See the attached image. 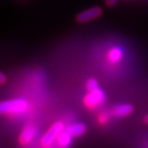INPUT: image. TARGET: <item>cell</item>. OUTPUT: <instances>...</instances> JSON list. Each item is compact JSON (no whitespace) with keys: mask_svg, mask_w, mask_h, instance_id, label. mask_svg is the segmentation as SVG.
Segmentation results:
<instances>
[{"mask_svg":"<svg viewBox=\"0 0 148 148\" xmlns=\"http://www.w3.org/2000/svg\"><path fill=\"white\" fill-rule=\"evenodd\" d=\"M29 109V103L24 98H13L4 100L0 104V112L5 115L22 114Z\"/></svg>","mask_w":148,"mask_h":148,"instance_id":"obj_1","label":"cell"},{"mask_svg":"<svg viewBox=\"0 0 148 148\" xmlns=\"http://www.w3.org/2000/svg\"><path fill=\"white\" fill-rule=\"evenodd\" d=\"M66 129L64 122L62 121H56L53 123L51 127L44 133L43 136L40 138V145L42 147H48L52 146L54 143H56V140L59 137L64 130Z\"/></svg>","mask_w":148,"mask_h":148,"instance_id":"obj_2","label":"cell"},{"mask_svg":"<svg viewBox=\"0 0 148 148\" xmlns=\"http://www.w3.org/2000/svg\"><path fill=\"white\" fill-rule=\"evenodd\" d=\"M106 100V94L101 88H98L94 90L88 91L86 94L83 102H84L85 107L88 109V110H95L101 105Z\"/></svg>","mask_w":148,"mask_h":148,"instance_id":"obj_3","label":"cell"},{"mask_svg":"<svg viewBox=\"0 0 148 148\" xmlns=\"http://www.w3.org/2000/svg\"><path fill=\"white\" fill-rule=\"evenodd\" d=\"M37 135V127L34 124H27L24 128L21 130L18 137L19 143L23 146L29 145Z\"/></svg>","mask_w":148,"mask_h":148,"instance_id":"obj_4","label":"cell"},{"mask_svg":"<svg viewBox=\"0 0 148 148\" xmlns=\"http://www.w3.org/2000/svg\"><path fill=\"white\" fill-rule=\"evenodd\" d=\"M102 14V9L100 7H91L87 10L81 12L78 16H76V20L80 23H86L91 20L96 19Z\"/></svg>","mask_w":148,"mask_h":148,"instance_id":"obj_5","label":"cell"},{"mask_svg":"<svg viewBox=\"0 0 148 148\" xmlns=\"http://www.w3.org/2000/svg\"><path fill=\"white\" fill-rule=\"evenodd\" d=\"M134 111V107L130 104H119L112 109L111 114L116 117H126Z\"/></svg>","mask_w":148,"mask_h":148,"instance_id":"obj_6","label":"cell"},{"mask_svg":"<svg viewBox=\"0 0 148 148\" xmlns=\"http://www.w3.org/2000/svg\"><path fill=\"white\" fill-rule=\"evenodd\" d=\"M72 136L64 129L56 140V145L58 148H69L72 144Z\"/></svg>","mask_w":148,"mask_h":148,"instance_id":"obj_7","label":"cell"},{"mask_svg":"<svg viewBox=\"0 0 148 148\" xmlns=\"http://www.w3.org/2000/svg\"><path fill=\"white\" fill-rule=\"evenodd\" d=\"M66 130L73 138H77V137H81V136L85 134L86 131H87V126H86L84 123L75 122V123L69 124V126H66Z\"/></svg>","mask_w":148,"mask_h":148,"instance_id":"obj_8","label":"cell"},{"mask_svg":"<svg viewBox=\"0 0 148 148\" xmlns=\"http://www.w3.org/2000/svg\"><path fill=\"white\" fill-rule=\"evenodd\" d=\"M123 50L119 46H114L109 50L107 58L111 64H118L123 58Z\"/></svg>","mask_w":148,"mask_h":148,"instance_id":"obj_9","label":"cell"},{"mask_svg":"<svg viewBox=\"0 0 148 148\" xmlns=\"http://www.w3.org/2000/svg\"><path fill=\"white\" fill-rule=\"evenodd\" d=\"M86 87H87L88 91H91V90H96V88H99L98 81H97L95 78H88L87 83H86Z\"/></svg>","mask_w":148,"mask_h":148,"instance_id":"obj_10","label":"cell"},{"mask_svg":"<svg viewBox=\"0 0 148 148\" xmlns=\"http://www.w3.org/2000/svg\"><path fill=\"white\" fill-rule=\"evenodd\" d=\"M108 120H109V115H108V114H106V112H102V114H99V116H98L99 123L105 124V123L108 122Z\"/></svg>","mask_w":148,"mask_h":148,"instance_id":"obj_11","label":"cell"},{"mask_svg":"<svg viewBox=\"0 0 148 148\" xmlns=\"http://www.w3.org/2000/svg\"><path fill=\"white\" fill-rule=\"evenodd\" d=\"M6 82H7V77H6L4 72H1L0 73V84L4 85Z\"/></svg>","mask_w":148,"mask_h":148,"instance_id":"obj_12","label":"cell"},{"mask_svg":"<svg viewBox=\"0 0 148 148\" xmlns=\"http://www.w3.org/2000/svg\"><path fill=\"white\" fill-rule=\"evenodd\" d=\"M117 0H106V3H107L108 6H112L115 4V2H116Z\"/></svg>","mask_w":148,"mask_h":148,"instance_id":"obj_13","label":"cell"},{"mask_svg":"<svg viewBox=\"0 0 148 148\" xmlns=\"http://www.w3.org/2000/svg\"><path fill=\"white\" fill-rule=\"evenodd\" d=\"M144 122H145V123L147 124V125H148V114L146 115L145 117H144Z\"/></svg>","mask_w":148,"mask_h":148,"instance_id":"obj_14","label":"cell"},{"mask_svg":"<svg viewBox=\"0 0 148 148\" xmlns=\"http://www.w3.org/2000/svg\"><path fill=\"white\" fill-rule=\"evenodd\" d=\"M43 148H54V147H53V145H52V146H48V147H43Z\"/></svg>","mask_w":148,"mask_h":148,"instance_id":"obj_15","label":"cell"}]
</instances>
